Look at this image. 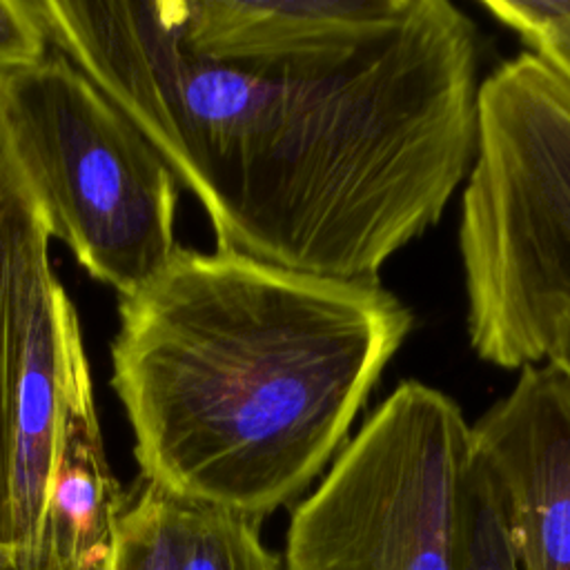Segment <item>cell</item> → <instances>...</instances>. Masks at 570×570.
Instances as JSON below:
<instances>
[{
	"instance_id": "obj_1",
	"label": "cell",
	"mask_w": 570,
	"mask_h": 570,
	"mask_svg": "<svg viewBox=\"0 0 570 570\" xmlns=\"http://www.w3.org/2000/svg\"><path fill=\"white\" fill-rule=\"evenodd\" d=\"M65 53L196 196L216 249L289 272L379 283L476 151L479 31L448 0L352 53L263 69L191 53L176 0H105Z\"/></svg>"
},
{
	"instance_id": "obj_2",
	"label": "cell",
	"mask_w": 570,
	"mask_h": 570,
	"mask_svg": "<svg viewBox=\"0 0 570 570\" xmlns=\"http://www.w3.org/2000/svg\"><path fill=\"white\" fill-rule=\"evenodd\" d=\"M412 327L381 281L178 247L111 341L140 476L263 521L334 461Z\"/></svg>"
},
{
	"instance_id": "obj_3",
	"label": "cell",
	"mask_w": 570,
	"mask_h": 570,
	"mask_svg": "<svg viewBox=\"0 0 570 570\" xmlns=\"http://www.w3.org/2000/svg\"><path fill=\"white\" fill-rule=\"evenodd\" d=\"M0 111L51 238L118 298L176 254L178 183L147 138L62 53L0 76Z\"/></svg>"
},
{
	"instance_id": "obj_4",
	"label": "cell",
	"mask_w": 570,
	"mask_h": 570,
	"mask_svg": "<svg viewBox=\"0 0 570 570\" xmlns=\"http://www.w3.org/2000/svg\"><path fill=\"white\" fill-rule=\"evenodd\" d=\"M470 463L461 407L399 383L294 505L283 570H459Z\"/></svg>"
},
{
	"instance_id": "obj_5",
	"label": "cell",
	"mask_w": 570,
	"mask_h": 570,
	"mask_svg": "<svg viewBox=\"0 0 570 570\" xmlns=\"http://www.w3.org/2000/svg\"><path fill=\"white\" fill-rule=\"evenodd\" d=\"M470 428L521 570H570V379L550 363L528 365Z\"/></svg>"
},
{
	"instance_id": "obj_6",
	"label": "cell",
	"mask_w": 570,
	"mask_h": 570,
	"mask_svg": "<svg viewBox=\"0 0 570 570\" xmlns=\"http://www.w3.org/2000/svg\"><path fill=\"white\" fill-rule=\"evenodd\" d=\"M414 0H178L185 47L212 62L263 69L352 53L392 31Z\"/></svg>"
},
{
	"instance_id": "obj_7",
	"label": "cell",
	"mask_w": 570,
	"mask_h": 570,
	"mask_svg": "<svg viewBox=\"0 0 570 570\" xmlns=\"http://www.w3.org/2000/svg\"><path fill=\"white\" fill-rule=\"evenodd\" d=\"M82 341L76 307L49 267L33 296L9 443L11 548L27 570H42V530L56 454L67 363Z\"/></svg>"
},
{
	"instance_id": "obj_8",
	"label": "cell",
	"mask_w": 570,
	"mask_h": 570,
	"mask_svg": "<svg viewBox=\"0 0 570 570\" xmlns=\"http://www.w3.org/2000/svg\"><path fill=\"white\" fill-rule=\"evenodd\" d=\"M127 490L102 443L82 341L69 354L56 454L47 490L42 570H105Z\"/></svg>"
},
{
	"instance_id": "obj_9",
	"label": "cell",
	"mask_w": 570,
	"mask_h": 570,
	"mask_svg": "<svg viewBox=\"0 0 570 570\" xmlns=\"http://www.w3.org/2000/svg\"><path fill=\"white\" fill-rule=\"evenodd\" d=\"M105 570H283L261 521L178 497L138 474Z\"/></svg>"
},
{
	"instance_id": "obj_10",
	"label": "cell",
	"mask_w": 570,
	"mask_h": 570,
	"mask_svg": "<svg viewBox=\"0 0 570 570\" xmlns=\"http://www.w3.org/2000/svg\"><path fill=\"white\" fill-rule=\"evenodd\" d=\"M51 229L0 111V546L11 548L9 443L36 287L51 267Z\"/></svg>"
},
{
	"instance_id": "obj_11",
	"label": "cell",
	"mask_w": 570,
	"mask_h": 570,
	"mask_svg": "<svg viewBox=\"0 0 570 570\" xmlns=\"http://www.w3.org/2000/svg\"><path fill=\"white\" fill-rule=\"evenodd\" d=\"M459 570H521L499 483L474 448L463 499Z\"/></svg>"
},
{
	"instance_id": "obj_12",
	"label": "cell",
	"mask_w": 570,
	"mask_h": 570,
	"mask_svg": "<svg viewBox=\"0 0 570 570\" xmlns=\"http://www.w3.org/2000/svg\"><path fill=\"white\" fill-rule=\"evenodd\" d=\"M49 53L36 0H0V76L31 67Z\"/></svg>"
},
{
	"instance_id": "obj_13",
	"label": "cell",
	"mask_w": 570,
	"mask_h": 570,
	"mask_svg": "<svg viewBox=\"0 0 570 570\" xmlns=\"http://www.w3.org/2000/svg\"><path fill=\"white\" fill-rule=\"evenodd\" d=\"M525 45L530 47L532 56L541 58L548 67H552L570 82V16L541 31Z\"/></svg>"
},
{
	"instance_id": "obj_14",
	"label": "cell",
	"mask_w": 570,
	"mask_h": 570,
	"mask_svg": "<svg viewBox=\"0 0 570 570\" xmlns=\"http://www.w3.org/2000/svg\"><path fill=\"white\" fill-rule=\"evenodd\" d=\"M543 363L554 365L561 374L570 379V307L561 312V316L552 327L550 345Z\"/></svg>"
},
{
	"instance_id": "obj_15",
	"label": "cell",
	"mask_w": 570,
	"mask_h": 570,
	"mask_svg": "<svg viewBox=\"0 0 570 570\" xmlns=\"http://www.w3.org/2000/svg\"><path fill=\"white\" fill-rule=\"evenodd\" d=\"M0 570H27V568L20 563L13 548L0 546Z\"/></svg>"
}]
</instances>
